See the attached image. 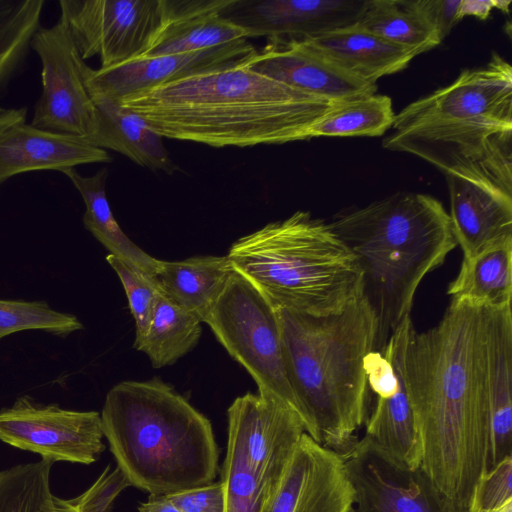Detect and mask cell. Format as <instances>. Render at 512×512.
<instances>
[{
	"instance_id": "obj_41",
	"label": "cell",
	"mask_w": 512,
	"mask_h": 512,
	"mask_svg": "<svg viewBox=\"0 0 512 512\" xmlns=\"http://www.w3.org/2000/svg\"><path fill=\"white\" fill-rule=\"evenodd\" d=\"M137 512H181L179 508L167 497L149 495L148 500L140 503Z\"/></svg>"
},
{
	"instance_id": "obj_7",
	"label": "cell",
	"mask_w": 512,
	"mask_h": 512,
	"mask_svg": "<svg viewBox=\"0 0 512 512\" xmlns=\"http://www.w3.org/2000/svg\"><path fill=\"white\" fill-rule=\"evenodd\" d=\"M274 308L321 317L363 296V271L330 223L308 211L236 240L226 255Z\"/></svg>"
},
{
	"instance_id": "obj_6",
	"label": "cell",
	"mask_w": 512,
	"mask_h": 512,
	"mask_svg": "<svg viewBox=\"0 0 512 512\" xmlns=\"http://www.w3.org/2000/svg\"><path fill=\"white\" fill-rule=\"evenodd\" d=\"M383 147L447 174L476 165L512 168V67L499 54L395 114Z\"/></svg>"
},
{
	"instance_id": "obj_24",
	"label": "cell",
	"mask_w": 512,
	"mask_h": 512,
	"mask_svg": "<svg viewBox=\"0 0 512 512\" xmlns=\"http://www.w3.org/2000/svg\"><path fill=\"white\" fill-rule=\"evenodd\" d=\"M233 268L227 256L159 260L154 273L162 293L204 322Z\"/></svg>"
},
{
	"instance_id": "obj_39",
	"label": "cell",
	"mask_w": 512,
	"mask_h": 512,
	"mask_svg": "<svg viewBox=\"0 0 512 512\" xmlns=\"http://www.w3.org/2000/svg\"><path fill=\"white\" fill-rule=\"evenodd\" d=\"M410 2L441 41L461 20L459 16L461 0H410Z\"/></svg>"
},
{
	"instance_id": "obj_2",
	"label": "cell",
	"mask_w": 512,
	"mask_h": 512,
	"mask_svg": "<svg viewBox=\"0 0 512 512\" xmlns=\"http://www.w3.org/2000/svg\"><path fill=\"white\" fill-rule=\"evenodd\" d=\"M248 60L176 79L118 102L169 139L216 148L307 140L309 128L334 103L255 72Z\"/></svg>"
},
{
	"instance_id": "obj_9",
	"label": "cell",
	"mask_w": 512,
	"mask_h": 512,
	"mask_svg": "<svg viewBox=\"0 0 512 512\" xmlns=\"http://www.w3.org/2000/svg\"><path fill=\"white\" fill-rule=\"evenodd\" d=\"M80 57L109 68L144 56L163 23L162 0H60Z\"/></svg>"
},
{
	"instance_id": "obj_18",
	"label": "cell",
	"mask_w": 512,
	"mask_h": 512,
	"mask_svg": "<svg viewBox=\"0 0 512 512\" xmlns=\"http://www.w3.org/2000/svg\"><path fill=\"white\" fill-rule=\"evenodd\" d=\"M110 154L83 138L58 134L27 122V108L0 107V185L21 173L111 162Z\"/></svg>"
},
{
	"instance_id": "obj_1",
	"label": "cell",
	"mask_w": 512,
	"mask_h": 512,
	"mask_svg": "<svg viewBox=\"0 0 512 512\" xmlns=\"http://www.w3.org/2000/svg\"><path fill=\"white\" fill-rule=\"evenodd\" d=\"M404 379L421 443V468L468 512L491 445L487 308L451 300L432 328L411 330Z\"/></svg>"
},
{
	"instance_id": "obj_5",
	"label": "cell",
	"mask_w": 512,
	"mask_h": 512,
	"mask_svg": "<svg viewBox=\"0 0 512 512\" xmlns=\"http://www.w3.org/2000/svg\"><path fill=\"white\" fill-rule=\"evenodd\" d=\"M329 223L363 271V295L378 318L381 351L410 315L421 281L457 246L449 213L430 195L397 193L338 213Z\"/></svg>"
},
{
	"instance_id": "obj_19",
	"label": "cell",
	"mask_w": 512,
	"mask_h": 512,
	"mask_svg": "<svg viewBox=\"0 0 512 512\" xmlns=\"http://www.w3.org/2000/svg\"><path fill=\"white\" fill-rule=\"evenodd\" d=\"M247 63L261 75L332 103L377 91V84L335 67L299 39L269 38Z\"/></svg>"
},
{
	"instance_id": "obj_43",
	"label": "cell",
	"mask_w": 512,
	"mask_h": 512,
	"mask_svg": "<svg viewBox=\"0 0 512 512\" xmlns=\"http://www.w3.org/2000/svg\"><path fill=\"white\" fill-rule=\"evenodd\" d=\"M493 512H512V502L506 504L505 506H503Z\"/></svg>"
},
{
	"instance_id": "obj_28",
	"label": "cell",
	"mask_w": 512,
	"mask_h": 512,
	"mask_svg": "<svg viewBox=\"0 0 512 512\" xmlns=\"http://www.w3.org/2000/svg\"><path fill=\"white\" fill-rule=\"evenodd\" d=\"M201 323L198 316L161 293L146 332L133 347L144 352L154 368L172 365L196 346Z\"/></svg>"
},
{
	"instance_id": "obj_23",
	"label": "cell",
	"mask_w": 512,
	"mask_h": 512,
	"mask_svg": "<svg viewBox=\"0 0 512 512\" xmlns=\"http://www.w3.org/2000/svg\"><path fill=\"white\" fill-rule=\"evenodd\" d=\"M487 362L491 445L488 469L512 456V313L511 305L487 308Z\"/></svg>"
},
{
	"instance_id": "obj_37",
	"label": "cell",
	"mask_w": 512,
	"mask_h": 512,
	"mask_svg": "<svg viewBox=\"0 0 512 512\" xmlns=\"http://www.w3.org/2000/svg\"><path fill=\"white\" fill-rule=\"evenodd\" d=\"M129 486L123 471L108 465L85 492L68 501L78 512H110L114 500Z\"/></svg>"
},
{
	"instance_id": "obj_34",
	"label": "cell",
	"mask_w": 512,
	"mask_h": 512,
	"mask_svg": "<svg viewBox=\"0 0 512 512\" xmlns=\"http://www.w3.org/2000/svg\"><path fill=\"white\" fill-rule=\"evenodd\" d=\"M82 329L75 315L56 311L46 301L0 299V340L26 330H43L65 337Z\"/></svg>"
},
{
	"instance_id": "obj_29",
	"label": "cell",
	"mask_w": 512,
	"mask_h": 512,
	"mask_svg": "<svg viewBox=\"0 0 512 512\" xmlns=\"http://www.w3.org/2000/svg\"><path fill=\"white\" fill-rule=\"evenodd\" d=\"M354 25L415 57L442 42L410 0H367Z\"/></svg>"
},
{
	"instance_id": "obj_25",
	"label": "cell",
	"mask_w": 512,
	"mask_h": 512,
	"mask_svg": "<svg viewBox=\"0 0 512 512\" xmlns=\"http://www.w3.org/2000/svg\"><path fill=\"white\" fill-rule=\"evenodd\" d=\"M62 173L82 196L85 204V228L110 252L109 254L154 275L159 259L150 256L132 242L112 213L105 190L108 169L102 168L92 176H83L75 168L65 169Z\"/></svg>"
},
{
	"instance_id": "obj_3",
	"label": "cell",
	"mask_w": 512,
	"mask_h": 512,
	"mask_svg": "<svg viewBox=\"0 0 512 512\" xmlns=\"http://www.w3.org/2000/svg\"><path fill=\"white\" fill-rule=\"evenodd\" d=\"M287 376L305 432L346 453L368 415L365 358L377 350L378 318L363 295L343 311L311 316L275 308Z\"/></svg>"
},
{
	"instance_id": "obj_4",
	"label": "cell",
	"mask_w": 512,
	"mask_h": 512,
	"mask_svg": "<svg viewBox=\"0 0 512 512\" xmlns=\"http://www.w3.org/2000/svg\"><path fill=\"white\" fill-rule=\"evenodd\" d=\"M100 416L117 466L149 495L207 485L220 472L210 420L158 377L113 386Z\"/></svg>"
},
{
	"instance_id": "obj_16",
	"label": "cell",
	"mask_w": 512,
	"mask_h": 512,
	"mask_svg": "<svg viewBox=\"0 0 512 512\" xmlns=\"http://www.w3.org/2000/svg\"><path fill=\"white\" fill-rule=\"evenodd\" d=\"M353 503L343 455L304 433L263 512H351Z\"/></svg>"
},
{
	"instance_id": "obj_21",
	"label": "cell",
	"mask_w": 512,
	"mask_h": 512,
	"mask_svg": "<svg viewBox=\"0 0 512 512\" xmlns=\"http://www.w3.org/2000/svg\"><path fill=\"white\" fill-rule=\"evenodd\" d=\"M299 40L335 67L371 84L405 69L415 57L355 25Z\"/></svg>"
},
{
	"instance_id": "obj_38",
	"label": "cell",
	"mask_w": 512,
	"mask_h": 512,
	"mask_svg": "<svg viewBox=\"0 0 512 512\" xmlns=\"http://www.w3.org/2000/svg\"><path fill=\"white\" fill-rule=\"evenodd\" d=\"M165 496L181 512H224V488L221 480Z\"/></svg>"
},
{
	"instance_id": "obj_10",
	"label": "cell",
	"mask_w": 512,
	"mask_h": 512,
	"mask_svg": "<svg viewBox=\"0 0 512 512\" xmlns=\"http://www.w3.org/2000/svg\"><path fill=\"white\" fill-rule=\"evenodd\" d=\"M30 49L39 57L42 92L31 124L58 134L88 138L95 126L96 108L84 84L80 57L64 19L40 26Z\"/></svg>"
},
{
	"instance_id": "obj_40",
	"label": "cell",
	"mask_w": 512,
	"mask_h": 512,
	"mask_svg": "<svg viewBox=\"0 0 512 512\" xmlns=\"http://www.w3.org/2000/svg\"><path fill=\"white\" fill-rule=\"evenodd\" d=\"M511 1L501 0H461L459 16L462 19L466 16H473L478 19H487L494 8L502 12L509 11Z\"/></svg>"
},
{
	"instance_id": "obj_33",
	"label": "cell",
	"mask_w": 512,
	"mask_h": 512,
	"mask_svg": "<svg viewBox=\"0 0 512 512\" xmlns=\"http://www.w3.org/2000/svg\"><path fill=\"white\" fill-rule=\"evenodd\" d=\"M224 512H263L268 499L245 460L237 432L228 426L226 454L221 468Z\"/></svg>"
},
{
	"instance_id": "obj_12",
	"label": "cell",
	"mask_w": 512,
	"mask_h": 512,
	"mask_svg": "<svg viewBox=\"0 0 512 512\" xmlns=\"http://www.w3.org/2000/svg\"><path fill=\"white\" fill-rule=\"evenodd\" d=\"M342 455L354 490L351 512H465L440 492L421 466L400 464L365 436Z\"/></svg>"
},
{
	"instance_id": "obj_8",
	"label": "cell",
	"mask_w": 512,
	"mask_h": 512,
	"mask_svg": "<svg viewBox=\"0 0 512 512\" xmlns=\"http://www.w3.org/2000/svg\"><path fill=\"white\" fill-rule=\"evenodd\" d=\"M204 323L251 375L258 392L275 396L297 413L276 311L259 290L233 272Z\"/></svg>"
},
{
	"instance_id": "obj_22",
	"label": "cell",
	"mask_w": 512,
	"mask_h": 512,
	"mask_svg": "<svg viewBox=\"0 0 512 512\" xmlns=\"http://www.w3.org/2000/svg\"><path fill=\"white\" fill-rule=\"evenodd\" d=\"M91 98L96 108L95 126L86 142L116 151L150 170L167 174L178 170L164 146L163 137L144 118L119 102L104 97Z\"/></svg>"
},
{
	"instance_id": "obj_14",
	"label": "cell",
	"mask_w": 512,
	"mask_h": 512,
	"mask_svg": "<svg viewBox=\"0 0 512 512\" xmlns=\"http://www.w3.org/2000/svg\"><path fill=\"white\" fill-rule=\"evenodd\" d=\"M227 414L247 465L269 498L306 433L303 422L286 403L264 392L237 397Z\"/></svg>"
},
{
	"instance_id": "obj_36",
	"label": "cell",
	"mask_w": 512,
	"mask_h": 512,
	"mask_svg": "<svg viewBox=\"0 0 512 512\" xmlns=\"http://www.w3.org/2000/svg\"><path fill=\"white\" fill-rule=\"evenodd\" d=\"M512 502V456L487 470L475 485L468 512H493Z\"/></svg>"
},
{
	"instance_id": "obj_15",
	"label": "cell",
	"mask_w": 512,
	"mask_h": 512,
	"mask_svg": "<svg viewBox=\"0 0 512 512\" xmlns=\"http://www.w3.org/2000/svg\"><path fill=\"white\" fill-rule=\"evenodd\" d=\"M257 50L247 39L175 55L141 56L122 64L93 69L82 60L84 84L91 97L120 101L125 97L193 74L247 61Z\"/></svg>"
},
{
	"instance_id": "obj_20",
	"label": "cell",
	"mask_w": 512,
	"mask_h": 512,
	"mask_svg": "<svg viewBox=\"0 0 512 512\" xmlns=\"http://www.w3.org/2000/svg\"><path fill=\"white\" fill-rule=\"evenodd\" d=\"M230 2L162 0L163 23L144 56L188 53L244 39V32L221 16Z\"/></svg>"
},
{
	"instance_id": "obj_17",
	"label": "cell",
	"mask_w": 512,
	"mask_h": 512,
	"mask_svg": "<svg viewBox=\"0 0 512 512\" xmlns=\"http://www.w3.org/2000/svg\"><path fill=\"white\" fill-rule=\"evenodd\" d=\"M367 0H231L221 16L245 38L306 39L354 25Z\"/></svg>"
},
{
	"instance_id": "obj_31",
	"label": "cell",
	"mask_w": 512,
	"mask_h": 512,
	"mask_svg": "<svg viewBox=\"0 0 512 512\" xmlns=\"http://www.w3.org/2000/svg\"><path fill=\"white\" fill-rule=\"evenodd\" d=\"M45 0H0V95L25 64Z\"/></svg>"
},
{
	"instance_id": "obj_30",
	"label": "cell",
	"mask_w": 512,
	"mask_h": 512,
	"mask_svg": "<svg viewBox=\"0 0 512 512\" xmlns=\"http://www.w3.org/2000/svg\"><path fill=\"white\" fill-rule=\"evenodd\" d=\"M395 118L387 95L369 94L334 103L308 131L315 137H377L385 134Z\"/></svg>"
},
{
	"instance_id": "obj_13",
	"label": "cell",
	"mask_w": 512,
	"mask_h": 512,
	"mask_svg": "<svg viewBox=\"0 0 512 512\" xmlns=\"http://www.w3.org/2000/svg\"><path fill=\"white\" fill-rule=\"evenodd\" d=\"M446 175L450 219L463 258L512 240V174L476 165Z\"/></svg>"
},
{
	"instance_id": "obj_27",
	"label": "cell",
	"mask_w": 512,
	"mask_h": 512,
	"mask_svg": "<svg viewBox=\"0 0 512 512\" xmlns=\"http://www.w3.org/2000/svg\"><path fill=\"white\" fill-rule=\"evenodd\" d=\"M367 437L400 464L421 466V443L404 379V362L397 391L387 397L376 396L365 420Z\"/></svg>"
},
{
	"instance_id": "obj_42",
	"label": "cell",
	"mask_w": 512,
	"mask_h": 512,
	"mask_svg": "<svg viewBox=\"0 0 512 512\" xmlns=\"http://www.w3.org/2000/svg\"><path fill=\"white\" fill-rule=\"evenodd\" d=\"M56 512H78L66 499L54 497Z\"/></svg>"
},
{
	"instance_id": "obj_32",
	"label": "cell",
	"mask_w": 512,
	"mask_h": 512,
	"mask_svg": "<svg viewBox=\"0 0 512 512\" xmlns=\"http://www.w3.org/2000/svg\"><path fill=\"white\" fill-rule=\"evenodd\" d=\"M55 462L41 459L0 472V512H56L50 486Z\"/></svg>"
},
{
	"instance_id": "obj_26",
	"label": "cell",
	"mask_w": 512,
	"mask_h": 512,
	"mask_svg": "<svg viewBox=\"0 0 512 512\" xmlns=\"http://www.w3.org/2000/svg\"><path fill=\"white\" fill-rule=\"evenodd\" d=\"M447 294L453 300L490 309L511 305L512 240L463 258Z\"/></svg>"
},
{
	"instance_id": "obj_35",
	"label": "cell",
	"mask_w": 512,
	"mask_h": 512,
	"mask_svg": "<svg viewBox=\"0 0 512 512\" xmlns=\"http://www.w3.org/2000/svg\"><path fill=\"white\" fill-rule=\"evenodd\" d=\"M106 260L117 273L126 292L129 308L135 320V341L139 340L148 328L162 291L153 274L112 254H108Z\"/></svg>"
},
{
	"instance_id": "obj_11",
	"label": "cell",
	"mask_w": 512,
	"mask_h": 512,
	"mask_svg": "<svg viewBox=\"0 0 512 512\" xmlns=\"http://www.w3.org/2000/svg\"><path fill=\"white\" fill-rule=\"evenodd\" d=\"M101 416L58 404L43 405L23 395L0 410V440L41 459L89 465L105 450Z\"/></svg>"
}]
</instances>
